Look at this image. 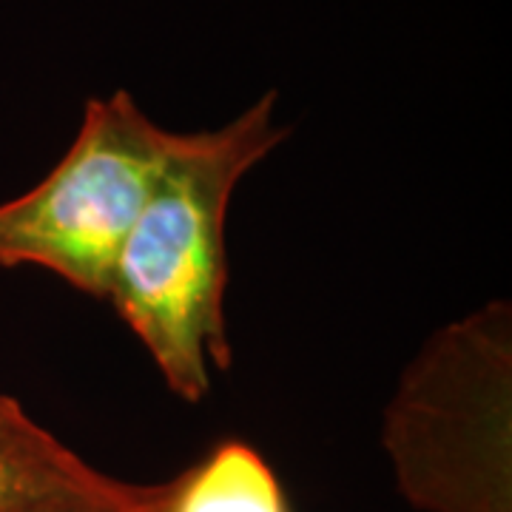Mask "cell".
<instances>
[{
  "label": "cell",
  "instance_id": "5",
  "mask_svg": "<svg viewBox=\"0 0 512 512\" xmlns=\"http://www.w3.org/2000/svg\"><path fill=\"white\" fill-rule=\"evenodd\" d=\"M168 512H291V504L256 447L225 439L174 478Z\"/></svg>",
  "mask_w": 512,
  "mask_h": 512
},
{
  "label": "cell",
  "instance_id": "2",
  "mask_svg": "<svg viewBox=\"0 0 512 512\" xmlns=\"http://www.w3.org/2000/svg\"><path fill=\"white\" fill-rule=\"evenodd\" d=\"M512 325L507 302L441 328L404 370L382 444L421 512H512Z\"/></svg>",
  "mask_w": 512,
  "mask_h": 512
},
{
  "label": "cell",
  "instance_id": "4",
  "mask_svg": "<svg viewBox=\"0 0 512 512\" xmlns=\"http://www.w3.org/2000/svg\"><path fill=\"white\" fill-rule=\"evenodd\" d=\"M160 484L103 473L0 393V512H120L151 501Z\"/></svg>",
  "mask_w": 512,
  "mask_h": 512
},
{
  "label": "cell",
  "instance_id": "1",
  "mask_svg": "<svg viewBox=\"0 0 512 512\" xmlns=\"http://www.w3.org/2000/svg\"><path fill=\"white\" fill-rule=\"evenodd\" d=\"M276 92L231 123L177 134V146L114 262L106 299L140 339L165 387L197 404L234 362L228 288V208L237 185L285 143Z\"/></svg>",
  "mask_w": 512,
  "mask_h": 512
},
{
  "label": "cell",
  "instance_id": "3",
  "mask_svg": "<svg viewBox=\"0 0 512 512\" xmlns=\"http://www.w3.org/2000/svg\"><path fill=\"white\" fill-rule=\"evenodd\" d=\"M180 131L128 92L89 97L72 146L26 194L0 202V268H43L106 299L111 271Z\"/></svg>",
  "mask_w": 512,
  "mask_h": 512
},
{
  "label": "cell",
  "instance_id": "6",
  "mask_svg": "<svg viewBox=\"0 0 512 512\" xmlns=\"http://www.w3.org/2000/svg\"><path fill=\"white\" fill-rule=\"evenodd\" d=\"M171 493H174V478H168L160 484V493L154 495L151 501L140 504V507H131V510L120 512H168V504H171Z\"/></svg>",
  "mask_w": 512,
  "mask_h": 512
}]
</instances>
